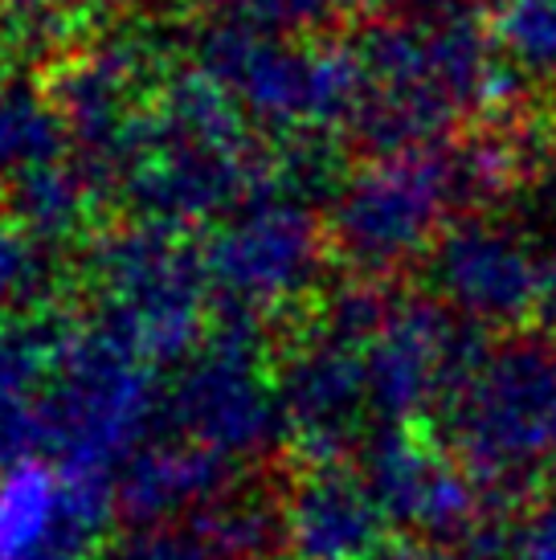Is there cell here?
<instances>
[{
	"mask_svg": "<svg viewBox=\"0 0 556 560\" xmlns=\"http://www.w3.org/2000/svg\"><path fill=\"white\" fill-rule=\"evenodd\" d=\"M9 9L25 16V21H42V25H58L62 16H70L74 9L91 4V0H4Z\"/></svg>",
	"mask_w": 556,
	"mask_h": 560,
	"instance_id": "cell-26",
	"label": "cell"
},
{
	"mask_svg": "<svg viewBox=\"0 0 556 560\" xmlns=\"http://www.w3.org/2000/svg\"><path fill=\"white\" fill-rule=\"evenodd\" d=\"M54 291V258L42 242H33L16 218L0 205V319L49 307Z\"/></svg>",
	"mask_w": 556,
	"mask_h": 560,
	"instance_id": "cell-22",
	"label": "cell"
},
{
	"mask_svg": "<svg viewBox=\"0 0 556 560\" xmlns=\"http://www.w3.org/2000/svg\"><path fill=\"white\" fill-rule=\"evenodd\" d=\"M70 136L58 107L37 98L13 79L0 82V180L25 172L37 160L62 156Z\"/></svg>",
	"mask_w": 556,
	"mask_h": 560,
	"instance_id": "cell-20",
	"label": "cell"
},
{
	"mask_svg": "<svg viewBox=\"0 0 556 560\" xmlns=\"http://www.w3.org/2000/svg\"><path fill=\"white\" fill-rule=\"evenodd\" d=\"M99 560H225L193 520H164V524H127L111 536Z\"/></svg>",
	"mask_w": 556,
	"mask_h": 560,
	"instance_id": "cell-24",
	"label": "cell"
},
{
	"mask_svg": "<svg viewBox=\"0 0 556 560\" xmlns=\"http://www.w3.org/2000/svg\"><path fill=\"white\" fill-rule=\"evenodd\" d=\"M360 470L389 524L414 540L459 548L466 560H508L499 499L421 425H381L360 446Z\"/></svg>",
	"mask_w": 556,
	"mask_h": 560,
	"instance_id": "cell-10",
	"label": "cell"
},
{
	"mask_svg": "<svg viewBox=\"0 0 556 560\" xmlns=\"http://www.w3.org/2000/svg\"><path fill=\"white\" fill-rule=\"evenodd\" d=\"M9 42H4V33H0V82H9Z\"/></svg>",
	"mask_w": 556,
	"mask_h": 560,
	"instance_id": "cell-28",
	"label": "cell"
},
{
	"mask_svg": "<svg viewBox=\"0 0 556 560\" xmlns=\"http://www.w3.org/2000/svg\"><path fill=\"white\" fill-rule=\"evenodd\" d=\"M155 421H164L160 369L94 324L70 327L42 401L49 458L62 470L115 479Z\"/></svg>",
	"mask_w": 556,
	"mask_h": 560,
	"instance_id": "cell-7",
	"label": "cell"
},
{
	"mask_svg": "<svg viewBox=\"0 0 556 560\" xmlns=\"http://www.w3.org/2000/svg\"><path fill=\"white\" fill-rule=\"evenodd\" d=\"M263 560H294V557H275V552H270V557H263Z\"/></svg>",
	"mask_w": 556,
	"mask_h": 560,
	"instance_id": "cell-30",
	"label": "cell"
},
{
	"mask_svg": "<svg viewBox=\"0 0 556 560\" xmlns=\"http://www.w3.org/2000/svg\"><path fill=\"white\" fill-rule=\"evenodd\" d=\"M225 560H263L282 545V499L238 479L188 515Z\"/></svg>",
	"mask_w": 556,
	"mask_h": 560,
	"instance_id": "cell-19",
	"label": "cell"
},
{
	"mask_svg": "<svg viewBox=\"0 0 556 560\" xmlns=\"http://www.w3.org/2000/svg\"><path fill=\"white\" fill-rule=\"evenodd\" d=\"M66 528V475L49 454L0 467V560H21Z\"/></svg>",
	"mask_w": 556,
	"mask_h": 560,
	"instance_id": "cell-18",
	"label": "cell"
},
{
	"mask_svg": "<svg viewBox=\"0 0 556 560\" xmlns=\"http://www.w3.org/2000/svg\"><path fill=\"white\" fill-rule=\"evenodd\" d=\"M430 4H442V0H430Z\"/></svg>",
	"mask_w": 556,
	"mask_h": 560,
	"instance_id": "cell-31",
	"label": "cell"
},
{
	"mask_svg": "<svg viewBox=\"0 0 556 560\" xmlns=\"http://www.w3.org/2000/svg\"><path fill=\"white\" fill-rule=\"evenodd\" d=\"M82 275L91 299L86 324L160 373L185 364L213 324L201 246L185 230L131 218L124 230L91 237Z\"/></svg>",
	"mask_w": 556,
	"mask_h": 560,
	"instance_id": "cell-5",
	"label": "cell"
},
{
	"mask_svg": "<svg viewBox=\"0 0 556 560\" xmlns=\"http://www.w3.org/2000/svg\"><path fill=\"white\" fill-rule=\"evenodd\" d=\"M131 218L197 230L217 225L275 180V152L250 131L246 110L205 70L169 79L143 107L119 168Z\"/></svg>",
	"mask_w": 556,
	"mask_h": 560,
	"instance_id": "cell-2",
	"label": "cell"
},
{
	"mask_svg": "<svg viewBox=\"0 0 556 560\" xmlns=\"http://www.w3.org/2000/svg\"><path fill=\"white\" fill-rule=\"evenodd\" d=\"M508 560H556V487L528 503L508 532Z\"/></svg>",
	"mask_w": 556,
	"mask_h": 560,
	"instance_id": "cell-25",
	"label": "cell"
},
{
	"mask_svg": "<svg viewBox=\"0 0 556 560\" xmlns=\"http://www.w3.org/2000/svg\"><path fill=\"white\" fill-rule=\"evenodd\" d=\"M111 180H103L91 164L66 156H49L30 164L4 180V209L16 218V225L42 242L54 254L74 242H91L99 234V213L107 205Z\"/></svg>",
	"mask_w": 556,
	"mask_h": 560,
	"instance_id": "cell-17",
	"label": "cell"
},
{
	"mask_svg": "<svg viewBox=\"0 0 556 560\" xmlns=\"http://www.w3.org/2000/svg\"><path fill=\"white\" fill-rule=\"evenodd\" d=\"M327 258V221L315 213V201L287 188L258 192L201 242L213 307L258 315L266 324L320 295Z\"/></svg>",
	"mask_w": 556,
	"mask_h": 560,
	"instance_id": "cell-11",
	"label": "cell"
},
{
	"mask_svg": "<svg viewBox=\"0 0 556 560\" xmlns=\"http://www.w3.org/2000/svg\"><path fill=\"white\" fill-rule=\"evenodd\" d=\"M193 66L246 110L275 143L340 140L364 103L356 42L324 33H275L246 21H217L201 33Z\"/></svg>",
	"mask_w": 556,
	"mask_h": 560,
	"instance_id": "cell-4",
	"label": "cell"
},
{
	"mask_svg": "<svg viewBox=\"0 0 556 560\" xmlns=\"http://www.w3.org/2000/svg\"><path fill=\"white\" fill-rule=\"evenodd\" d=\"M266 319L213 307L201 348L176 364L164 385V421L233 463L287 442L275 385V348Z\"/></svg>",
	"mask_w": 556,
	"mask_h": 560,
	"instance_id": "cell-8",
	"label": "cell"
},
{
	"mask_svg": "<svg viewBox=\"0 0 556 560\" xmlns=\"http://www.w3.org/2000/svg\"><path fill=\"white\" fill-rule=\"evenodd\" d=\"M230 21L275 33H327L356 21L369 0H209Z\"/></svg>",
	"mask_w": 556,
	"mask_h": 560,
	"instance_id": "cell-23",
	"label": "cell"
},
{
	"mask_svg": "<svg viewBox=\"0 0 556 560\" xmlns=\"http://www.w3.org/2000/svg\"><path fill=\"white\" fill-rule=\"evenodd\" d=\"M548 176H553V197H556V131H553V148H548Z\"/></svg>",
	"mask_w": 556,
	"mask_h": 560,
	"instance_id": "cell-29",
	"label": "cell"
},
{
	"mask_svg": "<svg viewBox=\"0 0 556 560\" xmlns=\"http://www.w3.org/2000/svg\"><path fill=\"white\" fill-rule=\"evenodd\" d=\"M426 287L479 331L556 336V242L503 213H466L426 254Z\"/></svg>",
	"mask_w": 556,
	"mask_h": 560,
	"instance_id": "cell-9",
	"label": "cell"
},
{
	"mask_svg": "<svg viewBox=\"0 0 556 560\" xmlns=\"http://www.w3.org/2000/svg\"><path fill=\"white\" fill-rule=\"evenodd\" d=\"M454 218H463V192L450 140L369 152L340 176L324 213L332 258L356 279L385 282L426 262Z\"/></svg>",
	"mask_w": 556,
	"mask_h": 560,
	"instance_id": "cell-6",
	"label": "cell"
},
{
	"mask_svg": "<svg viewBox=\"0 0 556 560\" xmlns=\"http://www.w3.org/2000/svg\"><path fill=\"white\" fill-rule=\"evenodd\" d=\"M491 33L532 86L556 91V0H491Z\"/></svg>",
	"mask_w": 556,
	"mask_h": 560,
	"instance_id": "cell-21",
	"label": "cell"
},
{
	"mask_svg": "<svg viewBox=\"0 0 556 560\" xmlns=\"http://www.w3.org/2000/svg\"><path fill=\"white\" fill-rule=\"evenodd\" d=\"M99 552L103 548H94L91 540H82L74 532H62L58 540H49L46 548H37V552H30V557L21 560H99Z\"/></svg>",
	"mask_w": 556,
	"mask_h": 560,
	"instance_id": "cell-27",
	"label": "cell"
},
{
	"mask_svg": "<svg viewBox=\"0 0 556 560\" xmlns=\"http://www.w3.org/2000/svg\"><path fill=\"white\" fill-rule=\"evenodd\" d=\"M352 42L364 70L352 136L364 152L438 143L479 119L532 107V82L499 49L487 13L471 4L442 0L426 13L372 16Z\"/></svg>",
	"mask_w": 556,
	"mask_h": 560,
	"instance_id": "cell-1",
	"label": "cell"
},
{
	"mask_svg": "<svg viewBox=\"0 0 556 560\" xmlns=\"http://www.w3.org/2000/svg\"><path fill=\"white\" fill-rule=\"evenodd\" d=\"M70 327L58 307L0 319V467L46 454L42 401Z\"/></svg>",
	"mask_w": 556,
	"mask_h": 560,
	"instance_id": "cell-16",
	"label": "cell"
},
{
	"mask_svg": "<svg viewBox=\"0 0 556 560\" xmlns=\"http://www.w3.org/2000/svg\"><path fill=\"white\" fill-rule=\"evenodd\" d=\"M475 331L479 327L463 324L430 291H397L364 343L372 418L381 425H417L433 418L483 343Z\"/></svg>",
	"mask_w": 556,
	"mask_h": 560,
	"instance_id": "cell-12",
	"label": "cell"
},
{
	"mask_svg": "<svg viewBox=\"0 0 556 560\" xmlns=\"http://www.w3.org/2000/svg\"><path fill=\"white\" fill-rule=\"evenodd\" d=\"M238 467L225 454L209 451L185 434L148 438L119 475V520L124 524H164V520H188L230 482H238Z\"/></svg>",
	"mask_w": 556,
	"mask_h": 560,
	"instance_id": "cell-15",
	"label": "cell"
},
{
	"mask_svg": "<svg viewBox=\"0 0 556 560\" xmlns=\"http://www.w3.org/2000/svg\"><path fill=\"white\" fill-rule=\"evenodd\" d=\"M433 425L495 495L548 482L556 470V340L548 331H508L479 343Z\"/></svg>",
	"mask_w": 556,
	"mask_h": 560,
	"instance_id": "cell-3",
	"label": "cell"
},
{
	"mask_svg": "<svg viewBox=\"0 0 556 560\" xmlns=\"http://www.w3.org/2000/svg\"><path fill=\"white\" fill-rule=\"evenodd\" d=\"M282 548L294 560H369L385 545L389 515L364 470L340 463H294L282 487Z\"/></svg>",
	"mask_w": 556,
	"mask_h": 560,
	"instance_id": "cell-14",
	"label": "cell"
},
{
	"mask_svg": "<svg viewBox=\"0 0 556 560\" xmlns=\"http://www.w3.org/2000/svg\"><path fill=\"white\" fill-rule=\"evenodd\" d=\"M275 385L287 446L299 463H340L364 446L372 401L360 343L308 319V327L275 352Z\"/></svg>",
	"mask_w": 556,
	"mask_h": 560,
	"instance_id": "cell-13",
	"label": "cell"
}]
</instances>
